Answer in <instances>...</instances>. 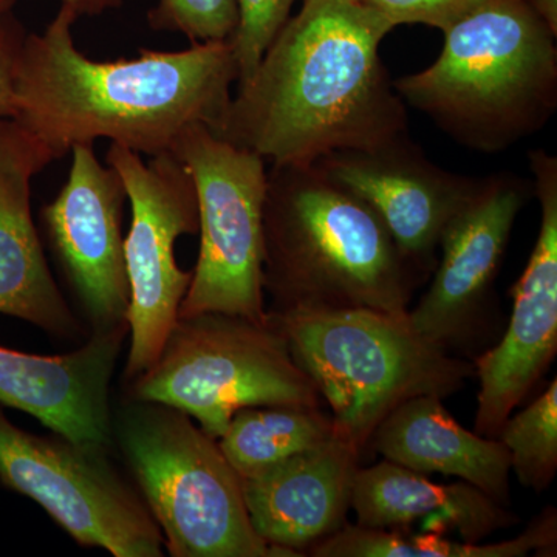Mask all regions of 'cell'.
I'll list each match as a JSON object with an SVG mask.
<instances>
[{
    "label": "cell",
    "mask_w": 557,
    "mask_h": 557,
    "mask_svg": "<svg viewBox=\"0 0 557 557\" xmlns=\"http://www.w3.org/2000/svg\"><path fill=\"white\" fill-rule=\"evenodd\" d=\"M391 24L362 0H304L237 86L220 138L271 164H313L408 134L380 46Z\"/></svg>",
    "instance_id": "cell-1"
},
{
    "label": "cell",
    "mask_w": 557,
    "mask_h": 557,
    "mask_svg": "<svg viewBox=\"0 0 557 557\" xmlns=\"http://www.w3.org/2000/svg\"><path fill=\"white\" fill-rule=\"evenodd\" d=\"M76 21L61 7L42 35L27 33L14 67L11 120L40 139L54 160L101 138L157 157L170 153L193 124L222 134L239 76L231 40L94 61L73 42Z\"/></svg>",
    "instance_id": "cell-2"
},
{
    "label": "cell",
    "mask_w": 557,
    "mask_h": 557,
    "mask_svg": "<svg viewBox=\"0 0 557 557\" xmlns=\"http://www.w3.org/2000/svg\"><path fill=\"white\" fill-rule=\"evenodd\" d=\"M262 230L270 310L405 314L428 276L403 255L376 212L314 163L271 166Z\"/></svg>",
    "instance_id": "cell-3"
},
{
    "label": "cell",
    "mask_w": 557,
    "mask_h": 557,
    "mask_svg": "<svg viewBox=\"0 0 557 557\" xmlns=\"http://www.w3.org/2000/svg\"><path fill=\"white\" fill-rule=\"evenodd\" d=\"M556 39L527 0H487L445 32L431 67L394 87L460 145L502 152L555 115Z\"/></svg>",
    "instance_id": "cell-4"
},
{
    "label": "cell",
    "mask_w": 557,
    "mask_h": 557,
    "mask_svg": "<svg viewBox=\"0 0 557 557\" xmlns=\"http://www.w3.org/2000/svg\"><path fill=\"white\" fill-rule=\"evenodd\" d=\"M269 319L327 403L336 434L361 453L399 405L448 398L475 376L474 362L421 336L408 313L298 307L269 310Z\"/></svg>",
    "instance_id": "cell-5"
},
{
    "label": "cell",
    "mask_w": 557,
    "mask_h": 557,
    "mask_svg": "<svg viewBox=\"0 0 557 557\" xmlns=\"http://www.w3.org/2000/svg\"><path fill=\"white\" fill-rule=\"evenodd\" d=\"M113 440L174 557H295L271 547L249 520L242 479L193 418L131 399Z\"/></svg>",
    "instance_id": "cell-6"
},
{
    "label": "cell",
    "mask_w": 557,
    "mask_h": 557,
    "mask_svg": "<svg viewBox=\"0 0 557 557\" xmlns=\"http://www.w3.org/2000/svg\"><path fill=\"white\" fill-rule=\"evenodd\" d=\"M129 398L182 410L215 440L237 410L324 403L270 319L215 311L178 317L157 361L131 381Z\"/></svg>",
    "instance_id": "cell-7"
},
{
    "label": "cell",
    "mask_w": 557,
    "mask_h": 557,
    "mask_svg": "<svg viewBox=\"0 0 557 557\" xmlns=\"http://www.w3.org/2000/svg\"><path fill=\"white\" fill-rule=\"evenodd\" d=\"M171 153L193 178L199 205V259L178 317L215 311L269 321L262 284L265 160L203 124L186 127Z\"/></svg>",
    "instance_id": "cell-8"
},
{
    "label": "cell",
    "mask_w": 557,
    "mask_h": 557,
    "mask_svg": "<svg viewBox=\"0 0 557 557\" xmlns=\"http://www.w3.org/2000/svg\"><path fill=\"white\" fill-rule=\"evenodd\" d=\"M0 483L36 502L83 547L115 557L163 556L159 525L109 450L22 431L0 409Z\"/></svg>",
    "instance_id": "cell-9"
},
{
    "label": "cell",
    "mask_w": 557,
    "mask_h": 557,
    "mask_svg": "<svg viewBox=\"0 0 557 557\" xmlns=\"http://www.w3.org/2000/svg\"><path fill=\"white\" fill-rule=\"evenodd\" d=\"M106 160L123 180L132 211L124 239L131 289L124 379L131 383L157 361L178 319L193 271L180 269L175 247L185 234L199 233V205L193 178L171 152L146 161L110 143Z\"/></svg>",
    "instance_id": "cell-10"
},
{
    "label": "cell",
    "mask_w": 557,
    "mask_h": 557,
    "mask_svg": "<svg viewBox=\"0 0 557 557\" xmlns=\"http://www.w3.org/2000/svg\"><path fill=\"white\" fill-rule=\"evenodd\" d=\"M533 194V182L518 175L478 180L443 231L431 285L408 311L421 336L448 350L478 338L512 226Z\"/></svg>",
    "instance_id": "cell-11"
},
{
    "label": "cell",
    "mask_w": 557,
    "mask_h": 557,
    "mask_svg": "<svg viewBox=\"0 0 557 557\" xmlns=\"http://www.w3.org/2000/svg\"><path fill=\"white\" fill-rule=\"evenodd\" d=\"M528 160L541 205L536 244L512 287L515 304L500 343L474 361L480 384L474 429L486 438H497L557 354V159L536 149Z\"/></svg>",
    "instance_id": "cell-12"
},
{
    "label": "cell",
    "mask_w": 557,
    "mask_h": 557,
    "mask_svg": "<svg viewBox=\"0 0 557 557\" xmlns=\"http://www.w3.org/2000/svg\"><path fill=\"white\" fill-rule=\"evenodd\" d=\"M70 153L67 182L40 211L44 231L91 332L121 327L131 304L121 231L126 189L94 145Z\"/></svg>",
    "instance_id": "cell-13"
},
{
    "label": "cell",
    "mask_w": 557,
    "mask_h": 557,
    "mask_svg": "<svg viewBox=\"0 0 557 557\" xmlns=\"http://www.w3.org/2000/svg\"><path fill=\"white\" fill-rule=\"evenodd\" d=\"M314 164L366 201L403 255L426 274L437 265L443 231L479 180L442 170L409 135L379 148L338 150Z\"/></svg>",
    "instance_id": "cell-14"
},
{
    "label": "cell",
    "mask_w": 557,
    "mask_h": 557,
    "mask_svg": "<svg viewBox=\"0 0 557 557\" xmlns=\"http://www.w3.org/2000/svg\"><path fill=\"white\" fill-rule=\"evenodd\" d=\"M127 336L129 325L95 330L83 347L60 357L0 346V406L35 417L76 445L110 453V383Z\"/></svg>",
    "instance_id": "cell-15"
},
{
    "label": "cell",
    "mask_w": 557,
    "mask_h": 557,
    "mask_svg": "<svg viewBox=\"0 0 557 557\" xmlns=\"http://www.w3.org/2000/svg\"><path fill=\"white\" fill-rule=\"evenodd\" d=\"M53 161L35 135L14 120H0V313L75 338L84 325L51 276L32 214L33 178Z\"/></svg>",
    "instance_id": "cell-16"
},
{
    "label": "cell",
    "mask_w": 557,
    "mask_h": 557,
    "mask_svg": "<svg viewBox=\"0 0 557 557\" xmlns=\"http://www.w3.org/2000/svg\"><path fill=\"white\" fill-rule=\"evenodd\" d=\"M362 453L339 434L242 480L256 533L271 547L304 556L347 523Z\"/></svg>",
    "instance_id": "cell-17"
},
{
    "label": "cell",
    "mask_w": 557,
    "mask_h": 557,
    "mask_svg": "<svg viewBox=\"0 0 557 557\" xmlns=\"http://www.w3.org/2000/svg\"><path fill=\"white\" fill-rule=\"evenodd\" d=\"M368 448L384 460L420 474L457 478L509 507V454L498 438L468 431L450 416L443 399H408L373 432Z\"/></svg>",
    "instance_id": "cell-18"
},
{
    "label": "cell",
    "mask_w": 557,
    "mask_h": 557,
    "mask_svg": "<svg viewBox=\"0 0 557 557\" xmlns=\"http://www.w3.org/2000/svg\"><path fill=\"white\" fill-rule=\"evenodd\" d=\"M350 509L361 527L401 528L426 520L429 531H456L468 542H482L520 522L509 507L467 482L440 485L384 458L372 467L358 468Z\"/></svg>",
    "instance_id": "cell-19"
},
{
    "label": "cell",
    "mask_w": 557,
    "mask_h": 557,
    "mask_svg": "<svg viewBox=\"0 0 557 557\" xmlns=\"http://www.w3.org/2000/svg\"><path fill=\"white\" fill-rule=\"evenodd\" d=\"M556 509L547 507L530 525L508 541L480 544L453 541L435 531L403 533L399 528L344 525L314 544L313 557H525L557 555Z\"/></svg>",
    "instance_id": "cell-20"
},
{
    "label": "cell",
    "mask_w": 557,
    "mask_h": 557,
    "mask_svg": "<svg viewBox=\"0 0 557 557\" xmlns=\"http://www.w3.org/2000/svg\"><path fill=\"white\" fill-rule=\"evenodd\" d=\"M335 434L332 416L321 408L260 406L237 410L218 443L244 480L285 458L317 448Z\"/></svg>",
    "instance_id": "cell-21"
},
{
    "label": "cell",
    "mask_w": 557,
    "mask_h": 557,
    "mask_svg": "<svg viewBox=\"0 0 557 557\" xmlns=\"http://www.w3.org/2000/svg\"><path fill=\"white\" fill-rule=\"evenodd\" d=\"M497 438L520 485L537 494L547 491L557 472V380L525 409L512 412Z\"/></svg>",
    "instance_id": "cell-22"
},
{
    "label": "cell",
    "mask_w": 557,
    "mask_h": 557,
    "mask_svg": "<svg viewBox=\"0 0 557 557\" xmlns=\"http://www.w3.org/2000/svg\"><path fill=\"white\" fill-rule=\"evenodd\" d=\"M148 22L152 30L182 33L190 44L230 40L239 10L237 0H159Z\"/></svg>",
    "instance_id": "cell-23"
},
{
    "label": "cell",
    "mask_w": 557,
    "mask_h": 557,
    "mask_svg": "<svg viewBox=\"0 0 557 557\" xmlns=\"http://www.w3.org/2000/svg\"><path fill=\"white\" fill-rule=\"evenodd\" d=\"M298 0H237L239 22L231 36L237 62V86L247 83L258 69L263 53L289 20Z\"/></svg>",
    "instance_id": "cell-24"
},
{
    "label": "cell",
    "mask_w": 557,
    "mask_h": 557,
    "mask_svg": "<svg viewBox=\"0 0 557 557\" xmlns=\"http://www.w3.org/2000/svg\"><path fill=\"white\" fill-rule=\"evenodd\" d=\"M379 11L395 28L424 24L445 33L487 0H362Z\"/></svg>",
    "instance_id": "cell-25"
},
{
    "label": "cell",
    "mask_w": 557,
    "mask_h": 557,
    "mask_svg": "<svg viewBox=\"0 0 557 557\" xmlns=\"http://www.w3.org/2000/svg\"><path fill=\"white\" fill-rule=\"evenodd\" d=\"M25 36L27 32L13 11L0 17V120L13 116L14 67Z\"/></svg>",
    "instance_id": "cell-26"
},
{
    "label": "cell",
    "mask_w": 557,
    "mask_h": 557,
    "mask_svg": "<svg viewBox=\"0 0 557 557\" xmlns=\"http://www.w3.org/2000/svg\"><path fill=\"white\" fill-rule=\"evenodd\" d=\"M62 5L73 11L76 17L100 16L109 10H116L124 5L126 0H61Z\"/></svg>",
    "instance_id": "cell-27"
},
{
    "label": "cell",
    "mask_w": 557,
    "mask_h": 557,
    "mask_svg": "<svg viewBox=\"0 0 557 557\" xmlns=\"http://www.w3.org/2000/svg\"><path fill=\"white\" fill-rule=\"evenodd\" d=\"M557 35V0H527Z\"/></svg>",
    "instance_id": "cell-28"
},
{
    "label": "cell",
    "mask_w": 557,
    "mask_h": 557,
    "mask_svg": "<svg viewBox=\"0 0 557 557\" xmlns=\"http://www.w3.org/2000/svg\"><path fill=\"white\" fill-rule=\"evenodd\" d=\"M16 3L17 0H0V17L5 16L10 11H13Z\"/></svg>",
    "instance_id": "cell-29"
}]
</instances>
